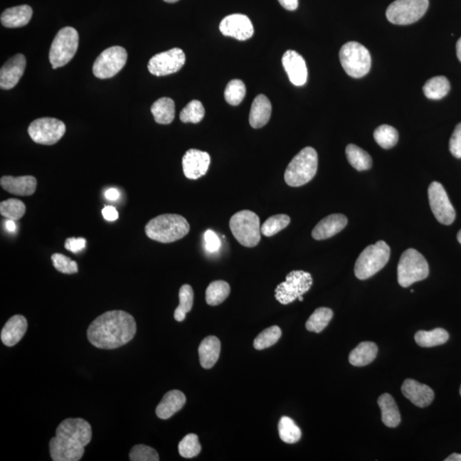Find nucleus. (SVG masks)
<instances>
[{"mask_svg":"<svg viewBox=\"0 0 461 461\" xmlns=\"http://www.w3.org/2000/svg\"><path fill=\"white\" fill-rule=\"evenodd\" d=\"M186 403V397L183 392L174 390L170 391L158 404L156 413L161 420H168L174 414L181 410Z\"/></svg>","mask_w":461,"mask_h":461,"instance_id":"obj_25","label":"nucleus"},{"mask_svg":"<svg viewBox=\"0 0 461 461\" xmlns=\"http://www.w3.org/2000/svg\"><path fill=\"white\" fill-rule=\"evenodd\" d=\"M428 198L435 219L441 224L451 225L455 220L456 213L442 184L437 181L430 184Z\"/></svg>","mask_w":461,"mask_h":461,"instance_id":"obj_13","label":"nucleus"},{"mask_svg":"<svg viewBox=\"0 0 461 461\" xmlns=\"http://www.w3.org/2000/svg\"><path fill=\"white\" fill-rule=\"evenodd\" d=\"M79 46V33L72 27L59 30L51 43L49 60L53 70L65 66L75 57Z\"/></svg>","mask_w":461,"mask_h":461,"instance_id":"obj_7","label":"nucleus"},{"mask_svg":"<svg viewBox=\"0 0 461 461\" xmlns=\"http://www.w3.org/2000/svg\"><path fill=\"white\" fill-rule=\"evenodd\" d=\"M205 247L208 252H216L221 246L220 238L212 230H207L204 233Z\"/></svg>","mask_w":461,"mask_h":461,"instance_id":"obj_49","label":"nucleus"},{"mask_svg":"<svg viewBox=\"0 0 461 461\" xmlns=\"http://www.w3.org/2000/svg\"><path fill=\"white\" fill-rule=\"evenodd\" d=\"M272 114V105L268 98L260 94L255 98L253 104H252L249 122L250 126L255 129L267 125L269 120H270Z\"/></svg>","mask_w":461,"mask_h":461,"instance_id":"obj_27","label":"nucleus"},{"mask_svg":"<svg viewBox=\"0 0 461 461\" xmlns=\"http://www.w3.org/2000/svg\"><path fill=\"white\" fill-rule=\"evenodd\" d=\"M230 292L231 288L228 282L213 281L206 290V302L211 306L220 305L228 297Z\"/></svg>","mask_w":461,"mask_h":461,"instance_id":"obj_35","label":"nucleus"},{"mask_svg":"<svg viewBox=\"0 0 461 461\" xmlns=\"http://www.w3.org/2000/svg\"><path fill=\"white\" fill-rule=\"evenodd\" d=\"M246 94L245 83L240 80H233L226 85L225 90V100L229 105L237 106L241 104Z\"/></svg>","mask_w":461,"mask_h":461,"instance_id":"obj_42","label":"nucleus"},{"mask_svg":"<svg viewBox=\"0 0 461 461\" xmlns=\"http://www.w3.org/2000/svg\"><path fill=\"white\" fill-rule=\"evenodd\" d=\"M450 151L458 159L461 158V122L455 127L450 140Z\"/></svg>","mask_w":461,"mask_h":461,"instance_id":"obj_48","label":"nucleus"},{"mask_svg":"<svg viewBox=\"0 0 461 461\" xmlns=\"http://www.w3.org/2000/svg\"><path fill=\"white\" fill-rule=\"evenodd\" d=\"M0 185L9 194L16 196H31L36 192L37 179L31 175L13 177L3 176L0 179Z\"/></svg>","mask_w":461,"mask_h":461,"instance_id":"obj_23","label":"nucleus"},{"mask_svg":"<svg viewBox=\"0 0 461 461\" xmlns=\"http://www.w3.org/2000/svg\"><path fill=\"white\" fill-rule=\"evenodd\" d=\"M346 157L353 168L358 171L369 170L373 165V159L369 153L357 147L356 144H350L346 147Z\"/></svg>","mask_w":461,"mask_h":461,"instance_id":"obj_33","label":"nucleus"},{"mask_svg":"<svg viewBox=\"0 0 461 461\" xmlns=\"http://www.w3.org/2000/svg\"><path fill=\"white\" fill-rule=\"evenodd\" d=\"M339 59L346 74L361 78L369 74L371 59L369 51L358 42H348L341 47Z\"/></svg>","mask_w":461,"mask_h":461,"instance_id":"obj_8","label":"nucleus"},{"mask_svg":"<svg viewBox=\"0 0 461 461\" xmlns=\"http://www.w3.org/2000/svg\"><path fill=\"white\" fill-rule=\"evenodd\" d=\"M179 304L174 311V319L179 322H183L186 319L187 313L192 309L194 301V292L191 286L184 285L179 289Z\"/></svg>","mask_w":461,"mask_h":461,"instance_id":"obj_36","label":"nucleus"},{"mask_svg":"<svg viewBox=\"0 0 461 461\" xmlns=\"http://www.w3.org/2000/svg\"><path fill=\"white\" fill-rule=\"evenodd\" d=\"M204 107L198 100H192L179 114V118L184 123H199L204 117Z\"/></svg>","mask_w":461,"mask_h":461,"instance_id":"obj_44","label":"nucleus"},{"mask_svg":"<svg viewBox=\"0 0 461 461\" xmlns=\"http://www.w3.org/2000/svg\"><path fill=\"white\" fill-rule=\"evenodd\" d=\"M282 335L281 329L279 327L273 326L265 329L264 331L255 337L254 347L258 350H263L271 347L280 340Z\"/></svg>","mask_w":461,"mask_h":461,"instance_id":"obj_43","label":"nucleus"},{"mask_svg":"<svg viewBox=\"0 0 461 461\" xmlns=\"http://www.w3.org/2000/svg\"><path fill=\"white\" fill-rule=\"evenodd\" d=\"M348 224V219L341 213H333V215L324 217L320 221L312 232V237L315 240H324L339 233Z\"/></svg>","mask_w":461,"mask_h":461,"instance_id":"obj_21","label":"nucleus"},{"mask_svg":"<svg viewBox=\"0 0 461 461\" xmlns=\"http://www.w3.org/2000/svg\"><path fill=\"white\" fill-rule=\"evenodd\" d=\"M318 169V154L312 147H305L290 161L285 172L288 186L299 187L314 179Z\"/></svg>","mask_w":461,"mask_h":461,"instance_id":"obj_3","label":"nucleus"},{"mask_svg":"<svg viewBox=\"0 0 461 461\" xmlns=\"http://www.w3.org/2000/svg\"><path fill=\"white\" fill-rule=\"evenodd\" d=\"M298 300L300 301V302H302V301H303V297H302V296L299 297H298Z\"/></svg>","mask_w":461,"mask_h":461,"instance_id":"obj_59","label":"nucleus"},{"mask_svg":"<svg viewBox=\"0 0 461 461\" xmlns=\"http://www.w3.org/2000/svg\"><path fill=\"white\" fill-rule=\"evenodd\" d=\"M429 0H396L386 11V17L393 24L409 25L416 23L425 14Z\"/></svg>","mask_w":461,"mask_h":461,"instance_id":"obj_10","label":"nucleus"},{"mask_svg":"<svg viewBox=\"0 0 461 461\" xmlns=\"http://www.w3.org/2000/svg\"><path fill=\"white\" fill-rule=\"evenodd\" d=\"M221 341L215 336L205 337L200 344L198 354L200 364L204 369H211L219 359Z\"/></svg>","mask_w":461,"mask_h":461,"instance_id":"obj_28","label":"nucleus"},{"mask_svg":"<svg viewBox=\"0 0 461 461\" xmlns=\"http://www.w3.org/2000/svg\"><path fill=\"white\" fill-rule=\"evenodd\" d=\"M428 275V263L420 252L408 249L401 255L397 267V279L401 287L408 288L416 282L425 280Z\"/></svg>","mask_w":461,"mask_h":461,"instance_id":"obj_5","label":"nucleus"},{"mask_svg":"<svg viewBox=\"0 0 461 461\" xmlns=\"http://www.w3.org/2000/svg\"><path fill=\"white\" fill-rule=\"evenodd\" d=\"M460 394L461 396V386H460Z\"/></svg>","mask_w":461,"mask_h":461,"instance_id":"obj_60","label":"nucleus"},{"mask_svg":"<svg viewBox=\"0 0 461 461\" xmlns=\"http://www.w3.org/2000/svg\"><path fill=\"white\" fill-rule=\"evenodd\" d=\"M457 239H458L459 243H461V230L460 231L458 235H457Z\"/></svg>","mask_w":461,"mask_h":461,"instance_id":"obj_58","label":"nucleus"},{"mask_svg":"<svg viewBox=\"0 0 461 461\" xmlns=\"http://www.w3.org/2000/svg\"><path fill=\"white\" fill-rule=\"evenodd\" d=\"M231 231L237 241L241 245L253 248L260 240V218L250 211H239L231 218L229 221Z\"/></svg>","mask_w":461,"mask_h":461,"instance_id":"obj_6","label":"nucleus"},{"mask_svg":"<svg viewBox=\"0 0 461 461\" xmlns=\"http://www.w3.org/2000/svg\"><path fill=\"white\" fill-rule=\"evenodd\" d=\"M145 234L154 241L169 243L179 240L190 232L185 217L175 213L158 216L145 226Z\"/></svg>","mask_w":461,"mask_h":461,"instance_id":"obj_2","label":"nucleus"},{"mask_svg":"<svg viewBox=\"0 0 461 461\" xmlns=\"http://www.w3.org/2000/svg\"><path fill=\"white\" fill-rule=\"evenodd\" d=\"M450 91V81L444 76H435L427 80L423 92L430 100H438L445 97Z\"/></svg>","mask_w":461,"mask_h":461,"instance_id":"obj_34","label":"nucleus"},{"mask_svg":"<svg viewBox=\"0 0 461 461\" xmlns=\"http://www.w3.org/2000/svg\"><path fill=\"white\" fill-rule=\"evenodd\" d=\"M374 139L379 147L383 149L394 147L398 142L399 134L396 128L388 126H380L374 131Z\"/></svg>","mask_w":461,"mask_h":461,"instance_id":"obj_39","label":"nucleus"},{"mask_svg":"<svg viewBox=\"0 0 461 461\" xmlns=\"http://www.w3.org/2000/svg\"><path fill=\"white\" fill-rule=\"evenodd\" d=\"M28 132L33 142L53 145L65 134L66 126L58 119L43 117L34 120L30 124Z\"/></svg>","mask_w":461,"mask_h":461,"instance_id":"obj_12","label":"nucleus"},{"mask_svg":"<svg viewBox=\"0 0 461 461\" xmlns=\"http://www.w3.org/2000/svg\"><path fill=\"white\" fill-rule=\"evenodd\" d=\"M25 213V204L19 199L10 198L0 203V213L7 219L19 221L21 217H23Z\"/></svg>","mask_w":461,"mask_h":461,"instance_id":"obj_41","label":"nucleus"},{"mask_svg":"<svg viewBox=\"0 0 461 461\" xmlns=\"http://www.w3.org/2000/svg\"><path fill=\"white\" fill-rule=\"evenodd\" d=\"M105 198L110 201H115L120 198V192L115 188H110L105 192Z\"/></svg>","mask_w":461,"mask_h":461,"instance_id":"obj_53","label":"nucleus"},{"mask_svg":"<svg viewBox=\"0 0 461 461\" xmlns=\"http://www.w3.org/2000/svg\"><path fill=\"white\" fill-rule=\"evenodd\" d=\"M282 63L290 83L297 87L305 85L307 80V68L304 58L297 51L289 50L282 58Z\"/></svg>","mask_w":461,"mask_h":461,"instance_id":"obj_19","label":"nucleus"},{"mask_svg":"<svg viewBox=\"0 0 461 461\" xmlns=\"http://www.w3.org/2000/svg\"><path fill=\"white\" fill-rule=\"evenodd\" d=\"M378 404L382 413V421L390 428H396L401 423V413L396 401L390 394L379 396Z\"/></svg>","mask_w":461,"mask_h":461,"instance_id":"obj_29","label":"nucleus"},{"mask_svg":"<svg viewBox=\"0 0 461 461\" xmlns=\"http://www.w3.org/2000/svg\"><path fill=\"white\" fill-rule=\"evenodd\" d=\"M164 1H165V2H166V3L173 4V3H176V2H178L179 0H164Z\"/></svg>","mask_w":461,"mask_h":461,"instance_id":"obj_57","label":"nucleus"},{"mask_svg":"<svg viewBox=\"0 0 461 461\" xmlns=\"http://www.w3.org/2000/svg\"><path fill=\"white\" fill-rule=\"evenodd\" d=\"M27 329L28 322L24 316L20 314L12 316L2 329L0 335L2 343L8 347H13L23 339Z\"/></svg>","mask_w":461,"mask_h":461,"instance_id":"obj_24","label":"nucleus"},{"mask_svg":"<svg viewBox=\"0 0 461 461\" xmlns=\"http://www.w3.org/2000/svg\"><path fill=\"white\" fill-rule=\"evenodd\" d=\"M378 349L373 341H362L349 354V361L354 366H365L377 357Z\"/></svg>","mask_w":461,"mask_h":461,"instance_id":"obj_30","label":"nucleus"},{"mask_svg":"<svg viewBox=\"0 0 461 461\" xmlns=\"http://www.w3.org/2000/svg\"><path fill=\"white\" fill-rule=\"evenodd\" d=\"M450 339L446 330L443 328H435L433 331H418L414 339L418 346L423 348H433L447 343Z\"/></svg>","mask_w":461,"mask_h":461,"instance_id":"obj_32","label":"nucleus"},{"mask_svg":"<svg viewBox=\"0 0 461 461\" xmlns=\"http://www.w3.org/2000/svg\"><path fill=\"white\" fill-rule=\"evenodd\" d=\"M312 285L313 277L309 272L302 270L290 272L286 276L285 281L277 285L276 300L281 304H290L309 292Z\"/></svg>","mask_w":461,"mask_h":461,"instance_id":"obj_9","label":"nucleus"},{"mask_svg":"<svg viewBox=\"0 0 461 461\" xmlns=\"http://www.w3.org/2000/svg\"><path fill=\"white\" fill-rule=\"evenodd\" d=\"M390 255L391 248L384 241L366 247L354 265V275L361 280L369 279L386 267Z\"/></svg>","mask_w":461,"mask_h":461,"instance_id":"obj_4","label":"nucleus"},{"mask_svg":"<svg viewBox=\"0 0 461 461\" xmlns=\"http://www.w3.org/2000/svg\"><path fill=\"white\" fill-rule=\"evenodd\" d=\"M26 64L27 62L23 54H16L9 59L0 70V88L3 90L15 88L24 74Z\"/></svg>","mask_w":461,"mask_h":461,"instance_id":"obj_18","label":"nucleus"},{"mask_svg":"<svg viewBox=\"0 0 461 461\" xmlns=\"http://www.w3.org/2000/svg\"><path fill=\"white\" fill-rule=\"evenodd\" d=\"M456 51L457 57H458L460 61L461 62V37L460 38V40L457 41Z\"/></svg>","mask_w":461,"mask_h":461,"instance_id":"obj_56","label":"nucleus"},{"mask_svg":"<svg viewBox=\"0 0 461 461\" xmlns=\"http://www.w3.org/2000/svg\"><path fill=\"white\" fill-rule=\"evenodd\" d=\"M401 392L413 404L422 408L428 407L435 397L434 391L428 386L410 378L405 380Z\"/></svg>","mask_w":461,"mask_h":461,"instance_id":"obj_20","label":"nucleus"},{"mask_svg":"<svg viewBox=\"0 0 461 461\" xmlns=\"http://www.w3.org/2000/svg\"><path fill=\"white\" fill-rule=\"evenodd\" d=\"M85 243H87V240L84 238H68L66 239L64 247L68 250L72 251L73 253H77V252L85 249Z\"/></svg>","mask_w":461,"mask_h":461,"instance_id":"obj_50","label":"nucleus"},{"mask_svg":"<svg viewBox=\"0 0 461 461\" xmlns=\"http://www.w3.org/2000/svg\"><path fill=\"white\" fill-rule=\"evenodd\" d=\"M51 260H53L54 267L60 272L65 273V275L78 272V265L66 255L55 253L51 255Z\"/></svg>","mask_w":461,"mask_h":461,"instance_id":"obj_46","label":"nucleus"},{"mask_svg":"<svg viewBox=\"0 0 461 461\" xmlns=\"http://www.w3.org/2000/svg\"><path fill=\"white\" fill-rule=\"evenodd\" d=\"M55 435L85 447L91 442L92 430L91 425L83 418H67L58 425Z\"/></svg>","mask_w":461,"mask_h":461,"instance_id":"obj_15","label":"nucleus"},{"mask_svg":"<svg viewBox=\"0 0 461 461\" xmlns=\"http://www.w3.org/2000/svg\"><path fill=\"white\" fill-rule=\"evenodd\" d=\"M290 218L287 215H276L269 217L260 226V232L265 237H272L287 228Z\"/></svg>","mask_w":461,"mask_h":461,"instance_id":"obj_40","label":"nucleus"},{"mask_svg":"<svg viewBox=\"0 0 461 461\" xmlns=\"http://www.w3.org/2000/svg\"><path fill=\"white\" fill-rule=\"evenodd\" d=\"M102 215L104 216L105 219L108 221H117L119 217L117 208L113 206H106L102 208Z\"/></svg>","mask_w":461,"mask_h":461,"instance_id":"obj_51","label":"nucleus"},{"mask_svg":"<svg viewBox=\"0 0 461 461\" xmlns=\"http://www.w3.org/2000/svg\"><path fill=\"white\" fill-rule=\"evenodd\" d=\"M6 228L8 231V232H15L16 229V225L15 223V221H12L9 219L8 221H6Z\"/></svg>","mask_w":461,"mask_h":461,"instance_id":"obj_54","label":"nucleus"},{"mask_svg":"<svg viewBox=\"0 0 461 461\" xmlns=\"http://www.w3.org/2000/svg\"><path fill=\"white\" fill-rule=\"evenodd\" d=\"M202 450V446L196 434H188L179 444V452L183 458L191 459L198 456Z\"/></svg>","mask_w":461,"mask_h":461,"instance_id":"obj_45","label":"nucleus"},{"mask_svg":"<svg viewBox=\"0 0 461 461\" xmlns=\"http://www.w3.org/2000/svg\"><path fill=\"white\" fill-rule=\"evenodd\" d=\"M152 113L158 124L168 125L174 121L175 117V105L169 97H161L152 106Z\"/></svg>","mask_w":461,"mask_h":461,"instance_id":"obj_31","label":"nucleus"},{"mask_svg":"<svg viewBox=\"0 0 461 461\" xmlns=\"http://www.w3.org/2000/svg\"><path fill=\"white\" fill-rule=\"evenodd\" d=\"M220 31L225 36L238 41L249 40L254 34V27L249 17L243 14L226 16L220 23Z\"/></svg>","mask_w":461,"mask_h":461,"instance_id":"obj_16","label":"nucleus"},{"mask_svg":"<svg viewBox=\"0 0 461 461\" xmlns=\"http://www.w3.org/2000/svg\"><path fill=\"white\" fill-rule=\"evenodd\" d=\"M333 317V312L328 307H319L311 314L306 322L307 331L322 332L328 326Z\"/></svg>","mask_w":461,"mask_h":461,"instance_id":"obj_37","label":"nucleus"},{"mask_svg":"<svg viewBox=\"0 0 461 461\" xmlns=\"http://www.w3.org/2000/svg\"><path fill=\"white\" fill-rule=\"evenodd\" d=\"M136 331V322L130 314L122 310L108 311L90 324L88 339L98 349H114L129 343Z\"/></svg>","mask_w":461,"mask_h":461,"instance_id":"obj_1","label":"nucleus"},{"mask_svg":"<svg viewBox=\"0 0 461 461\" xmlns=\"http://www.w3.org/2000/svg\"><path fill=\"white\" fill-rule=\"evenodd\" d=\"M33 16V9L27 4L6 9L0 17L4 27L15 28L28 24Z\"/></svg>","mask_w":461,"mask_h":461,"instance_id":"obj_26","label":"nucleus"},{"mask_svg":"<svg viewBox=\"0 0 461 461\" xmlns=\"http://www.w3.org/2000/svg\"><path fill=\"white\" fill-rule=\"evenodd\" d=\"M211 165V156L196 149L187 151L182 158L183 172L189 179H198L207 174Z\"/></svg>","mask_w":461,"mask_h":461,"instance_id":"obj_17","label":"nucleus"},{"mask_svg":"<svg viewBox=\"0 0 461 461\" xmlns=\"http://www.w3.org/2000/svg\"><path fill=\"white\" fill-rule=\"evenodd\" d=\"M186 63V55L179 48H173L158 53L149 59L148 70L152 75L165 76L181 70Z\"/></svg>","mask_w":461,"mask_h":461,"instance_id":"obj_14","label":"nucleus"},{"mask_svg":"<svg viewBox=\"0 0 461 461\" xmlns=\"http://www.w3.org/2000/svg\"><path fill=\"white\" fill-rule=\"evenodd\" d=\"M445 461H461V455L455 452V454L448 456Z\"/></svg>","mask_w":461,"mask_h":461,"instance_id":"obj_55","label":"nucleus"},{"mask_svg":"<svg viewBox=\"0 0 461 461\" xmlns=\"http://www.w3.org/2000/svg\"><path fill=\"white\" fill-rule=\"evenodd\" d=\"M129 458L132 461H158L159 455L154 448L139 444L132 448L129 454Z\"/></svg>","mask_w":461,"mask_h":461,"instance_id":"obj_47","label":"nucleus"},{"mask_svg":"<svg viewBox=\"0 0 461 461\" xmlns=\"http://www.w3.org/2000/svg\"><path fill=\"white\" fill-rule=\"evenodd\" d=\"M279 2L287 11H295L298 7V0H279Z\"/></svg>","mask_w":461,"mask_h":461,"instance_id":"obj_52","label":"nucleus"},{"mask_svg":"<svg viewBox=\"0 0 461 461\" xmlns=\"http://www.w3.org/2000/svg\"><path fill=\"white\" fill-rule=\"evenodd\" d=\"M279 434L282 441L293 444L300 441L302 438L301 429L296 423L289 417H282L279 422Z\"/></svg>","mask_w":461,"mask_h":461,"instance_id":"obj_38","label":"nucleus"},{"mask_svg":"<svg viewBox=\"0 0 461 461\" xmlns=\"http://www.w3.org/2000/svg\"><path fill=\"white\" fill-rule=\"evenodd\" d=\"M127 53L122 46H115L98 55L92 67L93 75L98 79L112 78L126 65Z\"/></svg>","mask_w":461,"mask_h":461,"instance_id":"obj_11","label":"nucleus"},{"mask_svg":"<svg viewBox=\"0 0 461 461\" xmlns=\"http://www.w3.org/2000/svg\"><path fill=\"white\" fill-rule=\"evenodd\" d=\"M50 455L54 461H79L83 458L85 447L71 445L55 437L50 441Z\"/></svg>","mask_w":461,"mask_h":461,"instance_id":"obj_22","label":"nucleus"}]
</instances>
